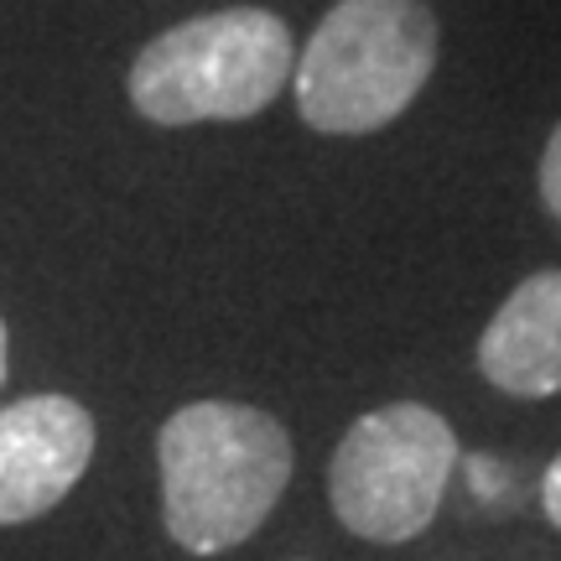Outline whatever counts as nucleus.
Wrapping results in <instances>:
<instances>
[{"label": "nucleus", "mask_w": 561, "mask_h": 561, "mask_svg": "<svg viewBox=\"0 0 561 561\" xmlns=\"http://www.w3.org/2000/svg\"><path fill=\"white\" fill-rule=\"evenodd\" d=\"M161 520L193 557L250 541L291 483V437L261 405L193 401L157 432Z\"/></svg>", "instance_id": "obj_1"}, {"label": "nucleus", "mask_w": 561, "mask_h": 561, "mask_svg": "<svg viewBox=\"0 0 561 561\" xmlns=\"http://www.w3.org/2000/svg\"><path fill=\"white\" fill-rule=\"evenodd\" d=\"M426 0H339L291 68L297 115L322 136H369L401 121L437 68Z\"/></svg>", "instance_id": "obj_2"}, {"label": "nucleus", "mask_w": 561, "mask_h": 561, "mask_svg": "<svg viewBox=\"0 0 561 561\" xmlns=\"http://www.w3.org/2000/svg\"><path fill=\"white\" fill-rule=\"evenodd\" d=\"M297 68L291 32L276 11L234 5L151 37L130 62V104L151 125L255 121Z\"/></svg>", "instance_id": "obj_3"}, {"label": "nucleus", "mask_w": 561, "mask_h": 561, "mask_svg": "<svg viewBox=\"0 0 561 561\" xmlns=\"http://www.w3.org/2000/svg\"><path fill=\"white\" fill-rule=\"evenodd\" d=\"M453 462H458V437L442 411L421 401L364 411L343 432L328 468L333 515L343 530L375 546L416 541L437 520Z\"/></svg>", "instance_id": "obj_4"}, {"label": "nucleus", "mask_w": 561, "mask_h": 561, "mask_svg": "<svg viewBox=\"0 0 561 561\" xmlns=\"http://www.w3.org/2000/svg\"><path fill=\"white\" fill-rule=\"evenodd\" d=\"M94 462V416L73 396L0 405V525L58 510Z\"/></svg>", "instance_id": "obj_5"}, {"label": "nucleus", "mask_w": 561, "mask_h": 561, "mask_svg": "<svg viewBox=\"0 0 561 561\" xmlns=\"http://www.w3.org/2000/svg\"><path fill=\"white\" fill-rule=\"evenodd\" d=\"M479 375L515 401L561 396V271L525 276L479 339Z\"/></svg>", "instance_id": "obj_6"}, {"label": "nucleus", "mask_w": 561, "mask_h": 561, "mask_svg": "<svg viewBox=\"0 0 561 561\" xmlns=\"http://www.w3.org/2000/svg\"><path fill=\"white\" fill-rule=\"evenodd\" d=\"M536 182H541V203H546V214L561 224V121L557 130H551V140H546V151H541V172H536Z\"/></svg>", "instance_id": "obj_7"}, {"label": "nucleus", "mask_w": 561, "mask_h": 561, "mask_svg": "<svg viewBox=\"0 0 561 561\" xmlns=\"http://www.w3.org/2000/svg\"><path fill=\"white\" fill-rule=\"evenodd\" d=\"M541 510H546V520L561 530V453L551 462H546V479H541Z\"/></svg>", "instance_id": "obj_8"}, {"label": "nucleus", "mask_w": 561, "mask_h": 561, "mask_svg": "<svg viewBox=\"0 0 561 561\" xmlns=\"http://www.w3.org/2000/svg\"><path fill=\"white\" fill-rule=\"evenodd\" d=\"M5 348L11 343H5V322H0V385H5Z\"/></svg>", "instance_id": "obj_9"}]
</instances>
